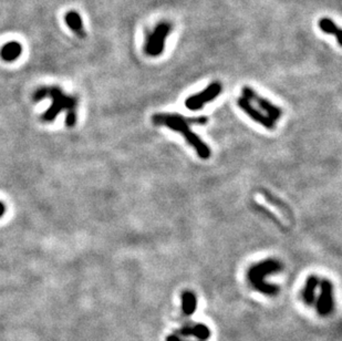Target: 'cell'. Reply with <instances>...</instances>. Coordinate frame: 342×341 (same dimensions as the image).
I'll return each mask as SVG.
<instances>
[{"label": "cell", "instance_id": "cell-1", "mask_svg": "<svg viewBox=\"0 0 342 341\" xmlns=\"http://www.w3.org/2000/svg\"><path fill=\"white\" fill-rule=\"evenodd\" d=\"M152 120L156 126L166 127L172 131H175V132L181 133L187 143L196 151L198 157L202 160H208L212 155L210 147L195 132H193L189 126V120L186 118L176 115V113L174 115L173 113H158V115L153 116Z\"/></svg>", "mask_w": 342, "mask_h": 341}, {"label": "cell", "instance_id": "cell-2", "mask_svg": "<svg viewBox=\"0 0 342 341\" xmlns=\"http://www.w3.org/2000/svg\"><path fill=\"white\" fill-rule=\"evenodd\" d=\"M282 267V264L279 260L268 258L250 267L247 272L248 280L257 292L267 295V296H276L279 293L278 286L266 282L265 277L281 271Z\"/></svg>", "mask_w": 342, "mask_h": 341}, {"label": "cell", "instance_id": "cell-3", "mask_svg": "<svg viewBox=\"0 0 342 341\" xmlns=\"http://www.w3.org/2000/svg\"><path fill=\"white\" fill-rule=\"evenodd\" d=\"M45 96H51L53 103L50 106V109L44 113L42 120L45 122L53 121L54 118L58 116V113L66 109L67 112V127L72 128L77 122L76 116V107L78 101L72 96H67L62 91L58 88H45Z\"/></svg>", "mask_w": 342, "mask_h": 341}, {"label": "cell", "instance_id": "cell-4", "mask_svg": "<svg viewBox=\"0 0 342 341\" xmlns=\"http://www.w3.org/2000/svg\"><path fill=\"white\" fill-rule=\"evenodd\" d=\"M221 91H223V85H221L218 81H215L207 85V87L203 91H201V92L189 96V98L185 100V106L190 111L201 110L205 104L209 103V102H212L217 98V96L221 93Z\"/></svg>", "mask_w": 342, "mask_h": 341}, {"label": "cell", "instance_id": "cell-5", "mask_svg": "<svg viewBox=\"0 0 342 341\" xmlns=\"http://www.w3.org/2000/svg\"><path fill=\"white\" fill-rule=\"evenodd\" d=\"M242 94H243L242 96H244L245 99L249 100L250 102H255V103L259 106V109L263 110L266 113V116L271 118L275 122L282 117V110L280 109V107L277 106L276 104H273L272 102L268 99L260 96L254 89H252L250 87H243Z\"/></svg>", "mask_w": 342, "mask_h": 341}, {"label": "cell", "instance_id": "cell-6", "mask_svg": "<svg viewBox=\"0 0 342 341\" xmlns=\"http://www.w3.org/2000/svg\"><path fill=\"white\" fill-rule=\"evenodd\" d=\"M237 104L256 123L260 124L261 127H264L267 130H275L276 128L275 121H273L271 118L266 116L265 113L258 110L257 107H255L254 104L249 100L245 99L244 96H241V98H238L237 100Z\"/></svg>", "mask_w": 342, "mask_h": 341}, {"label": "cell", "instance_id": "cell-7", "mask_svg": "<svg viewBox=\"0 0 342 341\" xmlns=\"http://www.w3.org/2000/svg\"><path fill=\"white\" fill-rule=\"evenodd\" d=\"M316 308L318 314L322 317L329 316L333 310V286L328 279L320 282V295L317 299Z\"/></svg>", "mask_w": 342, "mask_h": 341}, {"label": "cell", "instance_id": "cell-8", "mask_svg": "<svg viewBox=\"0 0 342 341\" xmlns=\"http://www.w3.org/2000/svg\"><path fill=\"white\" fill-rule=\"evenodd\" d=\"M65 20H66L67 26L69 27L71 31L75 32L77 36H79L80 38L87 37V32L84 31L82 18H81V16L79 15V13H77V11L75 10L69 11V13L66 14Z\"/></svg>", "mask_w": 342, "mask_h": 341}, {"label": "cell", "instance_id": "cell-9", "mask_svg": "<svg viewBox=\"0 0 342 341\" xmlns=\"http://www.w3.org/2000/svg\"><path fill=\"white\" fill-rule=\"evenodd\" d=\"M319 286V279L315 275H311L307 278L304 291H303V299L305 304L308 306H312L316 303V291Z\"/></svg>", "mask_w": 342, "mask_h": 341}, {"label": "cell", "instance_id": "cell-10", "mask_svg": "<svg viewBox=\"0 0 342 341\" xmlns=\"http://www.w3.org/2000/svg\"><path fill=\"white\" fill-rule=\"evenodd\" d=\"M182 336L185 337H195L199 339V341H204L207 340L210 337V330L207 326L203 325V323H198V325H195L193 327H185L182 328L178 331Z\"/></svg>", "mask_w": 342, "mask_h": 341}, {"label": "cell", "instance_id": "cell-11", "mask_svg": "<svg viewBox=\"0 0 342 341\" xmlns=\"http://www.w3.org/2000/svg\"><path fill=\"white\" fill-rule=\"evenodd\" d=\"M21 52V44L17 41H10L4 44L3 48L0 49V56L6 62H13L19 58Z\"/></svg>", "mask_w": 342, "mask_h": 341}, {"label": "cell", "instance_id": "cell-12", "mask_svg": "<svg viewBox=\"0 0 342 341\" xmlns=\"http://www.w3.org/2000/svg\"><path fill=\"white\" fill-rule=\"evenodd\" d=\"M182 310H183L184 315L192 316L196 310L197 307V299L195 294L190 291H185L182 293Z\"/></svg>", "mask_w": 342, "mask_h": 341}, {"label": "cell", "instance_id": "cell-13", "mask_svg": "<svg viewBox=\"0 0 342 341\" xmlns=\"http://www.w3.org/2000/svg\"><path fill=\"white\" fill-rule=\"evenodd\" d=\"M319 27H320V29L326 32L329 33V35H334L335 38H337V41L339 45H342V41H341V30L340 28L334 24L333 21H331V19L329 18H322L320 21H319Z\"/></svg>", "mask_w": 342, "mask_h": 341}, {"label": "cell", "instance_id": "cell-14", "mask_svg": "<svg viewBox=\"0 0 342 341\" xmlns=\"http://www.w3.org/2000/svg\"><path fill=\"white\" fill-rule=\"evenodd\" d=\"M170 31V26L168 24H163L162 27V31L159 33V37L157 39V41L154 45V49L152 51L151 56H158L161 55L162 52L164 51V45H165V40H166V37Z\"/></svg>", "mask_w": 342, "mask_h": 341}, {"label": "cell", "instance_id": "cell-15", "mask_svg": "<svg viewBox=\"0 0 342 341\" xmlns=\"http://www.w3.org/2000/svg\"><path fill=\"white\" fill-rule=\"evenodd\" d=\"M166 341H185V340L181 339L180 337L176 336V334H170V336H168L166 338Z\"/></svg>", "mask_w": 342, "mask_h": 341}, {"label": "cell", "instance_id": "cell-16", "mask_svg": "<svg viewBox=\"0 0 342 341\" xmlns=\"http://www.w3.org/2000/svg\"><path fill=\"white\" fill-rule=\"evenodd\" d=\"M5 211H6V207H5L4 204H3L2 202H0V217H2V216L4 215Z\"/></svg>", "mask_w": 342, "mask_h": 341}]
</instances>
